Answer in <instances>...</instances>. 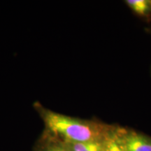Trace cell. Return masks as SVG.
I'll return each instance as SVG.
<instances>
[{"label":"cell","instance_id":"obj_1","mask_svg":"<svg viewBox=\"0 0 151 151\" xmlns=\"http://www.w3.org/2000/svg\"><path fill=\"white\" fill-rule=\"evenodd\" d=\"M33 106L44 123V129L62 141L78 143L101 141L113 127L97 120H83L55 112L39 101L34 103Z\"/></svg>","mask_w":151,"mask_h":151},{"label":"cell","instance_id":"obj_2","mask_svg":"<svg viewBox=\"0 0 151 151\" xmlns=\"http://www.w3.org/2000/svg\"><path fill=\"white\" fill-rule=\"evenodd\" d=\"M116 134L126 151H151V137L120 127H116Z\"/></svg>","mask_w":151,"mask_h":151},{"label":"cell","instance_id":"obj_3","mask_svg":"<svg viewBox=\"0 0 151 151\" xmlns=\"http://www.w3.org/2000/svg\"><path fill=\"white\" fill-rule=\"evenodd\" d=\"M34 151H70L62 139L43 130L36 142Z\"/></svg>","mask_w":151,"mask_h":151},{"label":"cell","instance_id":"obj_4","mask_svg":"<svg viewBox=\"0 0 151 151\" xmlns=\"http://www.w3.org/2000/svg\"><path fill=\"white\" fill-rule=\"evenodd\" d=\"M103 140L80 143L63 141L70 151H104Z\"/></svg>","mask_w":151,"mask_h":151},{"label":"cell","instance_id":"obj_5","mask_svg":"<svg viewBox=\"0 0 151 151\" xmlns=\"http://www.w3.org/2000/svg\"><path fill=\"white\" fill-rule=\"evenodd\" d=\"M104 151H126L120 143L116 134V127L112 129L103 140Z\"/></svg>","mask_w":151,"mask_h":151},{"label":"cell","instance_id":"obj_6","mask_svg":"<svg viewBox=\"0 0 151 151\" xmlns=\"http://www.w3.org/2000/svg\"><path fill=\"white\" fill-rule=\"evenodd\" d=\"M127 4L136 14L146 16L151 10V1L148 0H127Z\"/></svg>","mask_w":151,"mask_h":151}]
</instances>
